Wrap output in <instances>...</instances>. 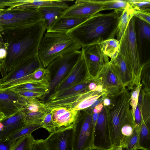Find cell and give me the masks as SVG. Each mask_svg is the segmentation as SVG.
I'll use <instances>...</instances> for the list:
<instances>
[{
    "label": "cell",
    "instance_id": "obj_1",
    "mask_svg": "<svg viewBox=\"0 0 150 150\" xmlns=\"http://www.w3.org/2000/svg\"><path fill=\"white\" fill-rule=\"evenodd\" d=\"M122 12L114 10L97 13L67 33L82 47L101 42L116 36L118 18Z\"/></svg>",
    "mask_w": 150,
    "mask_h": 150
},
{
    "label": "cell",
    "instance_id": "obj_2",
    "mask_svg": "<svg viewBox=\"0 0 150 150\" xmlns=\"http://www.w3.org/2000/svg\"><path fill=\"white\" fill-rule=\"evenodd\" d=\"M46 31L43 22L40 21L21 32L20 40L10 44L5 61L6 74L38 55L39 47Z\"/></svg>",
    "mask_w": 150,
    "mask_h": 150
},
{
    "label": "cell",
    "instance_id": "obj_3",
    "mask_svg": "<svg viewBox=\"0 0 150 150\" xmlns=\"http://www.w3.org/2000/svg\"><path fill=\"white\" fill-rule=\"evenodd\" d=\"M131 93L126 88L120 94L112 98V104L104 107L106 110L110 135L113 147L122 146L124 137L121 133L122 127L126 125L135 127L130 104Z\"/></svg>",
    "mask_w": 150,
    "mask_h": 150
},
{
    "label": "cell",
    "instance_id": "obj_4",
    "mask_svg": "<svg viewBox=\"0 0 150 150\" xmlns=\"http://www.w3.org/2000/svg\"><path fill=\"white\" fill-rule=\"evenodd\" d=\"M82 47L66 32H46L40 44L38 55L42 67L47 68L54 59Z\"/></svg>",
    "mask_w": 150,
    "mask_h": 150
},
{
    "label": "cell",
    "instance_id": "obj_5",
    "mask_svg": "<svg viewBox=\"0 0 150 150\" xmlns=\"http://www.w3.org/2000/svg\"><path fill=\"white\" fill-rule=\"evenodd\" d=\"M135 18L133 16L131 18L119 41L120 42L119 53L125 58L131 69L135 86L141 83V73L145 64V63H142L139 52Z\"/></svg>",
    "mask_w": 150,
    "mask_h": 150
},
{
    "label": "cell",
    "instance_id": "obj_6",
    "mask_svg": "<svg viewBox=\"0 0 150 150\" xmlns=\"http://www.w3.org/2000/svg\"><path fill=\"white\" fill-rule=\"evenodd\" d=\"M84 110L85 112L81 116L79 114L73 126V150H86L93 146L92 110Z\"/></svg>",
    "mask_w": 150,
    "mask_h": 150
},
{
    "label": "cell",
    "instance_id": "obj_7",
    "mask_svg": "<svg viewBox=\"0 0 150 150\" xmlns=\"http://www.w3.org/2000/svg\"><path fill=\"white\" fill-rule=\"evenodd\" d=\"M106 95L105 92L98 90L88 89L75 95L64 99L49 100L45 103L49 110L64 107L71 110L80 111L91 107L100 97Z\"/></svg>",
    "mask_w": 150,
    "mask_h": 150
},
{
    "label": "cell",
    "instance_id": "obj_8",
    "mask_svg": "<svg viewBox=\"0 0 150 150\" xmlns=\"http://www.w3.org/2000/svg\"><path fill=\"white\" fill-rule=\"evenodd\" d=\"M5 13L0 15V25L4 29L20 28V32L29 26L42 21L39 9Z\"/></svg>",
    "mask_w": 150,
    "mask_h": 150
},
{
    "label": "cell",
    "instance_id": "obj_9",
    "mask_svg": "<svg viewBox=\"0 0 150 150\" xmlns=\"http://www.w3.org/2000/svg\"><path fill=\"white\" fill-rule=\"evenodd\" d=\"M40 67H42L38 55L32 58L0 79V89H10L20 84L33 82L31 80L32 74Z\"/></svg>",
    "mask_w": 150,
    "mask_h": 150
},
{
    "label": "cell",
    "instance_id": "obj_10",
    "mask_svg": "<svg viewBox=\"0 0 150 150\" xmlns=\"http://www.w3.org/2000/svg\"><path fill=\"white\" fill-rule=\"evenodd\" d=\"M93 80L101 86L106 96L113 98L121 93L126 88L116 71L109 62L104 65Z\"/></svg>",
    "mask_w": 150,
    "mask_h": 150
},
{
    "label": "cell",
    "instance_id": "obj_11",
    "mask_svg": "<svg viewBox=\"0 0 150 150\" xmlns=\"http://www.w3.org/2000/svg\"><path fill=\"white\" fill-rule=\"evenodd\" d=\"M93 79L89 74L87 64L82 52L81 56L75 64L54 88V93L59 92L72 86L90 81Z\"/></svg>",
    "mask_w": 150,
    "mask_h": 150
},
{
    "label": "cell",
    "instance_id": "obj_12",
    "mask_svg": "<svg viewBox=\"0 0 150 150\" xmlns=\"http://www.w3.org/2000/svg\"><path fill=\"white\" fill-rule=\"evenodd\" d=\"M81 50L77 51L62 55L53 60L47 68L54 69L56 73L50 82V92L61 81L81 56Z\"/></svg>",
    "mask_w": 150,
    "mask_h": 150
},
{
    "label": "cell",
    "instance_id": "obj_13",
    "mask_svg": "<svg viewBox=\"0 0 150 150\" xmlns=\"http://www.w3.org/2000/svg\"><path fill=\"white\" fill-rule=\"evenodd\" d=\"M36 99L23 98L11 89H0V112L6 117H9L21 110Z\"/></svg>",
    "mask_w": 150,
    "mask_h": 150
},
{
    "label": "cell",
    "instance_id": "obj_14",
    "mask_svg": "<svg viewBox=\"0 0 150 150\" xmlns=\"http://www.w3.org/2000/svg\"><path fill=\"white\" fill-rule=\"evenodd\" d=\"M104 0H77L62 12L61 17H89L103 10Z\"/></svg>",
    "mask_w": 150,
    "mask_h": 150
},
{
    "label": "cell",
    "instance_id": "obj_15",
    "mask_svg": "<svg viewBox=\"0 0 150 150\" xmlns=\"http://www.w3.org/2000/svg\"><path fill=\"white\" fill-rule=\"evenodd\" d=\"M81 50L86 60L89 74L94 78L103 66L109 62L108 57L103 53L99 44L83 46Z\"/></svg>",
    "mask_w": 150,
    "mask_h": 150
},
{
    "label": "cell",
    "instance_id": "obj_16",
    "mask_svg": "<svg viewBox=\"0 0 150 150\" xmlns=\"http://www.w3.org/2000/svg\"><path fill=\"white\" fill-rule=\"evenodd\" d=\"M93 144V146L102 149L113 148L110 135L106 110L104 107L99 113L94 130Z\"/></svg>",
    "mask_w": 150,
    "mask_h": 150
},
{
    "label": "cell",
    "instance_id": "obj_17",
    "mask_svg": "<svg viewBox=\"0 0 150 150\" xmlns=\"http://www.w3.org/2000/svg\"><path fill=\"white\" fill-rule=\"evenodd\" d=\"M73 127L57 129L44 142L47 150H73Z\"/></svg>",
    "mask_w": 150,
    "mask_h": 150
},
{
    "label": "cell",
    "instance_id": "obj_18",
    "mask_svg": "<svg viewBox=\"0 0 150 150\" xmlns=\"http://www.w3.org/2000/svg\"><path fill=\"white\" fill-rule=\"evenodd\" d=\"M50 110L57 129L73 127L80 114V111L64 107L55 108Z\"/></svg>",
    "mask_w": 150,
    "mask_h": 150
},
{
    "label": "cell",
    "instance_id": "obj_19",
    "mask_svg": "<svg viewBox=\"0 0 150 150\" xmlns=\"http://www.w3.org/2000/svg\"><path fill=\"white\" fill-rule=\"evenodd\" d=\"M1 122L2 126L0 129V140L7 139L27 124L25 120L24 114L21 110L6 117Z\"/></svg>",
    "mask_w": 150,
    "mask_h": 150
},
{
    "label": "cell",
    "instance_id": "obj_20",
    "mask_svg": "<svg viewBox=\"0 0 150 150\" xmlns=\"http://www.w3.org/2000/svg\"><path fill=\"white\" fill-rule=\"evenodd\" d=\"M109 63L117 73L124 86L129 90L135 86L133 75L131 69L124 57L119 53L115 59Z\"/></svg>",
    "mask_w": 150,
    "mask_h": 150
},
{
    "label": "cell",
    "instance_id": "obj_21",
    "mask_svg": "<svg viewBox=\"0 0 150 150\" xmlns=\"http://www.w3.org/2000/svg\"><path fill=\"white\" fill-rule=\"evenodd\" d=\"M150 90L141 88L134 115L135 127L139 129L142 122L150 121Z\"/></svg>",
    "mask_w": 150,
    "mask_h": 150
},
{
    "label": "cell",
    "instance_id": "obj_22",
    "mask_svg": "<svg viewBox=\"0 0 150 150\" xmlns=\"http://www.w3.org/2000/svg\"><path fill=\"white\" fill-rule=\"evenodd\" d=\"M67 0H21L15 7L16 10L37 9L47 7H57L64 9L69 6Z\"/></svg>",
    "mask_w": 150,
    "mask_h": 150
},
{
    "label": "cell",
    "instance_id": "obj_23",
    "mask_svg": "<svg viewBox=\"0 0 150 150\" xmlns=\"http://www.w3.org/2000/svg\"><path fill=\"white\" fill-rule=\"evenodd\" d=\"M88 18L59 17L52 24L47 32H67L84 21Z\"/></svg>",
    "mask_w": 150,
    "mask_h": 150
},
{
    "label": "cell",
    "instance_id": "obj_24",
    "mask_svg": "<svg viewBox=\"0 0 150 150\" xmlns=\"http://www.w3.org/2000/svg\"><path fill=\"white\" fill-rule=\"evenodd\" d=\"M41 15L42 20L48 31L54 23L61 15L65 9L57 7H47L38 8Z\"/></svg>",
    "mask_w": 150,
    "mask_h": 150
},
{
    "label": "cell",
    "instance_id": "obj_25",
    "mask_svg": "<svg viewBox=\"0 0 150 150\" xmlns=\"http://www.w3.org/2000/svg\"><path fill=\"white\" fill-rule=\"evenodd\" d=\"M134 10L128 2L126 8L118 18L116 36L117 40L120 39L130 20L134 16Z\"/></svg>",
    "mask_w": 150,
    "mask_h": 150
},
{
    "label": "cell",
    "instance_id": "obj_26",
    "mask_svg": "<svg viewBox=\"0 0 150 150\" xmlns=\"http://www.w3.org/2000/svg\"><path fill=\"white\" fill-rule=\"evenodd\" d=\"M90 81L72 86L59 93H54L50 96L48 100H52L64 99L82 92L88 89Z\"/></svg>",
    "mask_w": 150,
    "mask_h": 150
},
{
    "label": "cell",
    "instance_id": "obj_27",
    "mask_svg": "<svg viewBox=\"0 0 150 150\" xmlns=\"http://www.w3.org/2000/svg\"><path fill=\"white\" fill-rule=\"evenodd\" d=\"M50 82L33 81L20 84L10 88L13 91H28L44 93L50 92Z\"/></svg>",
    "mask_w": 150,
    "mask_h": 150
},
{
    "label": "cell",
    "instance_id": "obj_28",
    "mask_svg": "<svg viewBox=\"0 0 150 150\" xmlns=\"http://www.w3.org/2000/svg\"><path fill=\"white\" fill-rule=\"evenodd\" d=\"M104 54L112 60L117 57L119 54L120 41L114 38L104 41L99 44Z\"/></svg>",
    "mask_w": 150,
    "mask_h": 150
},
{
    "label": "cell",
    "instance_id": "obj_29",
    "mask_svg": "<svg viewBox=\"0 0 150 150\" xmlns=\"http://www.w3.org/2000/svg\"><path fill=\"white\" fill-rule=\"evenodd\" d=\"M150 122L141 123L139 129V144L140 148L150 150Z\"/></svg>",
    "mask_w": 150,
    "mask_h": 150
},
{
    "label": "cell",
    "instance_id": "obj_30",
    "mask_svg": "<svg viewBox=\"0 0 150 150\" xmlns=\"http://www.w3.org/2000/svg\"><path fill=\"white\" fill-rule=\"evenodd\" d=\"M139 129L135 127L132 134L124 138L122 145L126 150H134L140 148L139 144Z\"/></svg>",
    "mask_w": 150,
    "mask_h": 150
},
{
    "label": "cell",
    "instance_id": "obj_31",
    "mask_svg": "<svg viewBox=\"0 0 150 150\" xmlns=\"http://www.w3.org/2000/svg\"><path fill=\"white\" fill-rule=\"evenodd\" d=\"M34 139L31 134L21 137L15 141L10 150H31Z\"/></svg>",
    "mask_w": 150,
    "mask_h": 150
},
{
    "label": "cell",
    "instance_id": "obj_32",
    "mask_svg": "<svg viewBox=\"0 0 150 150\" xmlns=\"http://www.w3.org/2000/svg\"><path fill=\"white\" fill-rule=\"evenodd\" d=\"M40 124H27L20 130L9 136L8 139L11 141H15L19 138L31 134L34 131L41 128Z\"/></svg>",
    "mask_w": 150,
    "mask_h": 150
},
{
    "label": "cell",
    "instance_id": "obj_33",
    "mask_svg": "<svg viewBox=\"0 0 150 150\" xmlns=\"http://www.w3.org/2000/svg\"><path fill=\"white\" fill-rule=\"evenodd\" d=\"M50 72L47 68L40 67L32 73L31 80L32 81H43L50 82Z\"/></svg>",
    "mask_w": 150,
    "mask_h": 150
},
{
    "label": "cell",
    "instance_id": "obj_34",
    "mask_svg": "<svg viewBox=\"0 0 150 150\" xmlns=\"http://www.w3.org/2000/svg\"><path fill=\"white\" fill-rule=\"evenodd\" d=\"M105 6L103 10H114L122 12L126 8L128 3L127 0H104Z\"/></svg>",
    "mask_w": 150,
    "mask_h": 150
},
{
    "label": "cell",
    "instance_id": "obj_35",
    "mask_svg": "<svg viewBox=\"0 0 150 150\" xmlns=\"http://www.w3.org/2000/svg\"><path fill=\"white\" fill-rule=\"evenodd\" d=\"M47 112L36 111L23 113L25 122L27 124L41 125L45 114Z\"/></svg>",
    "mask_w": 150,
    "mask_h": 150
},
{
    "label": "cell",
    "instance_id": "obj_36",
    "mask_svg": "<svg viewBox=\"0 0 150 150\" xmlns=\"http://www.w3.org/2000/svg\"><path fill=\"white\" fill-rule=\"evenodd\" d=\"M139 40L142 43L144 39L149 40L150 38V24L137 18Z\"/></svg>",
    "mask_w": 150,
    "mask_h": 150
},
{
    "label": "cell",
    "instance_id": "obj_37",
    "mask_svg": "<svg viewBox=\"0 0 150 150\" xmlns=\"http://www.w3.org/2000/svg\"><path fill=\"white\" fill-rule=\"evenodd\" d=\"M142 86L141 83H139L137 86L134 87L131 93L130 104L134 121L135 111L138 104L139 94Z\"/></svg>",
    "mask_w": 150,
    "mask_h": 150
},
{
    "label": "cell",
    "instance_id": "obj_38",
    "mask_svg": "<svg viewBox=\"0 0 150 150\" xmlns=\"http://www.w3.org/2000/svg\"><path fill=\"white\" fill-rule=\"evenodd\" d=\"M127 1L134 10L150 12V0H127Z\"/></svg>",
    "mask_w": 150,
    "mask_h": 150
},
{
    "label": "cell",
    "instance_id": "obj_39",
    "mask_svg": "<svg viewBox=\"0 0 150 150\" xmlns=\"http://www.w3.org/2000/svg\"><path fill=\"white\" fill-rule=\"evenodd\" d=\"M41 125L42 127L45 129L50 133L56 130L52 120V114L50 111L45 114Z\"/></svg>",
    "mask_w": 150,
    "mask_h": 150
},
{
    "label": "cell",
    "instance_id": "obj_40",
    "mask_svg": "<svg viewBox=\"0 0 150 150\" xmlns=\"http://www.w3.org/2000/svg\"><path fill=\"white\" fill-rule=\"evenodd\" d=\"M149 62L145 63L142 70L141 76V81L143 84L144 89L146 90H150V74Z\"/></svg>",
    "mask_w": 150,
    "mask_h": 150
},
{
    "label": "cell",
    "instance_id": "obj_41",
    "mask_svg": "<svg viewBox=\"0 0 150 150\" xmlns=\"http://www.w3.org/2000/svg\"><path fill=\"white\" fill-rule=\"evenodd\" d=\"M14 91H15L20 96L28 98L39 99L45 95L43 93L28 91L16 90Z\"/></svg>",
    "mask_w": 150,
    "mask_h": 150
},
{
    "label": "cell",
    "instance_id": "obj_42",
    "mask_svg": "<svg viewBox=\"0 0 150 150\" xmlns=\"http://www.w3.org/2000/svg\"><path fill=\"white\" fill-rule=\"evenodd\" d=\"M134 16L150 24V11L142 10H134Z\"/></svg>",
    "mask_w": 150,
    "mask_h": 150
},
{
    "label": "cell",
    "instance_id": "obj_43",
    "mask_svg": "<svg viewBox=\"0 0 150 150\" xmlns=\"http://www.w3.org/2000/svg\"><path fill=\"white\" fill-rule=\"evenodd\" d=\"M31 150H47L45 145L44 139H34Z\"/></svg>",
    "mask_w": 150,
    "mask_h": 150
},
{
    "label": "cell",
    "instance_id": "obj_44",
    "mask_svg": "<svg viewBox=\"0 0 150 150\" xmlns=\"http://www.w3.org/2000/svg\"><path fill=\"white\" fill-rule=\"evenodd\" d=\"M15 141H11L8 138L0 140V150H10Z\"/></svg>",
    "mask_w": 150,
    "mask_h": 150
},
{
    "label": "cell",
    "instance_id": "obj_45",
    "mask_svg": "<svg viewBox=\"0 0 150 150\" xmlns=\"http://www.w3.org/2000/svg\"><path fill=\"white\" fill-rule=\"evenodd\" d=\"M112 103V98L105 96L103 99L102 103L104 107H108Z\"/></svg>",
    "mask_w": 150,
    "mask_h": 150
},
{
    "label": "cell",
    "instance_id": "obj_46",
    "mask_svg": "<svg viewBox=\"0 0 150 150\" xmlns=\"http://www.w3.org/2000/svg\"><path fill=\"white\" fill-rule=\"evenodd\" d=\"M105 96V95H104L100 97L99 98H98L96 101L95 102L91 107H90L88 108L93 110V109L95 107H96V106H97L100 103L103 102V99Z\"/></svg>",
    "mask_w": 150,
    "mask_h": 150
},
{
    "label": "cell",
    "instance_id": "obj_47",
    "mask_svg": "<svg viewBox=\"0 0 150 150\" xmlns=\"http://www.w3.org/2000/svg\"><path fill=\"white\" fill-rule=\"evenodd\" d=\"M103 107L102 103H100L93 109L92 112L99 113L102 110Z\"/></svg>",
    "mask_w": 150,
    "mask_h": 150
},
{
    "label": "cell",
    "instance_id": "obj_48",
    "mask_svg": "<svg viewBox=\"0 0 150 150\" xmlns=\"http://www.w3.org/2000/svg\"><path fill=\"white\" fill-rule=\"evenodd\" d=\"M99 113H93L92 115V122L93 128L94 130L98 119Z\"/></svg>",
    "mask_w": 150,
    "mask_h": 150
},
{
    "label": "cell",
    "instance_id": "obj_49",
    "mask_svg": "<svg viewBox=\"0 0 150 150\" xmlns=\"http://www.w3.org/2000/svg\"><path fill=\"white\" fill-rule=\"evenodd\" d=\"M104 150V149H101L98 148L97 147H94V146H92L86 150Z\"/></svg>",
    "mask_w": 150,
    "mask_h": 150
},
{
    "label": "cell",
    "instance_id": "obj_50",
    "mask_svg": "<svg viewBox=\"0 0 150 150\" xmlns=\"http://www.w3.org/2000/svg\"><path fill=\"white\" fill-rule=\"evenodd\" d=\"M6 117L5 115L2 112H0V122Z\"/></svg>",
    "mask_w": 150,
    "mask_h": 150
},
{
    "label": "cell",
    "instance_id": "obj_51",
    "mask_svg": "<svg viewBox=\"0 0 150 150\" xmlns=\"http://www.w3.org/2000/svg\"><path fill=\"white\" fill-rule=\"evenodd\" d=\"M123 149L122 146L114 147L113 148L114 150H123Z\"/></svg>",
    "mask_w": 150,
    "mask_h": 150
},
{
    "label": "cell",
    "instance_id": "obj_52",
    "mask_svg": "<svg viewBox=\"0 0 150 150\" xmlns=\"http://www.w3.org/2000/svg\"><path fill=\"white\" fill-rule=\"evenodd\" d=\"M146 150L145 149H142V148H139V149H135V150Z\"/></svg>",
    "mask_w": 150,
    "mask_h": 150
},
{
    "label": "cell",
    "instance_id": "obj_53",
    "mask_svg": "<svg viewBox=\"0 0 150 150\" xmlns=\"http://www.w3.org/2000/svg\"><path fill=\"white\" fill-rule=\"evenodd\" d=\"M113 148H114V147L112 148V149H109V150H114Z\"/></svg>",
    "mask_w": 150,
    "mask_h": 150
},
{
    "label": "cell",
    "instance_id": "obj_54",
    "mask_svg": "<svg viewBox=\"0 0 150 150\" xmlns=\"http://www.w3.org/2000/svg\"></svg>",
    "mask_w": 150,
    "mask_h": 150
}]
</instances>
